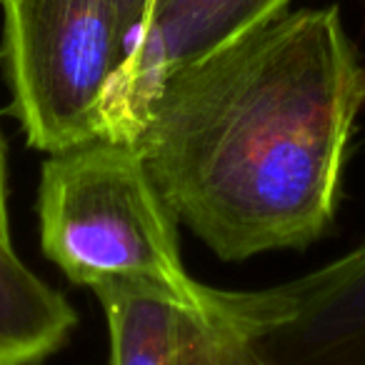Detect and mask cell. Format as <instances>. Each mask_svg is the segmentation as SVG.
Returning a JSON list of instances; mask_svg holds the SVG:
<instances>
[{
	"label": "cell",
	"mask_w": 365,
	"mask_h": 365,
	"mask_svg": "<svg viewBox=\"0 0 365 365\" xmlns=\"http://www.w3.org/2000/svg\"><path fill=\"white\" fill-rule=\"evenodd\" d=\"M363 103L340 11L298 8L173 71L133 145L175 220L235 263L325 233Z\"/></svg>",
	"instance_id": "6da1fadb"
},
{
	"label": "cell",
	"mask_w": 365,
	"mask_h": 365,
	"mask_svg": "<svg viewBox=\"0 0 365 365\" xmlns=\"http://www.w3.org/2000/svg\"><path fill=\"white\" fill-rule=\"evenodd\" d=\"M43 253L76 285L145 278L188 288L175 215L130 143L93 140L53 153L41 170Z\"/></svg>",
	"instance_id": "7a4b0ae2"
},
{
	"label": "cell",
	"mask_w": 365,
	"mask_h": 365,
	"mask_svg": "<svg viewBox=\"0 0 365 365\" xmlns=\"http://www.w3.org/2000/svg\"><path fill=\"white\" fill-rule=\"evenodd\" d=\"M3 63L31 148L101 140L103 101L128 56L115 0H0Z\"/></svg>",
	"instance_id": "3957f363"
},
{
	"label": "cell",
	"mask_w": 365,
	"mask_h": 365,
	"mask_svg": "<svg viewBox=\"0 0 365 365\" xmlns=\"http://www.w3.org/2000/svg\"><path fill=\"white\" fill-rule=\"evenodd\" d=\"M93 293L110 338L106 365H265L260 338L278 313L273 290L233 293L198 280L173 288L120 278Z\"/></svg>",
	"instance_id": "277c9868"
},
{
	"label": "cell",
	"mask_w": 365,
	"mask_h": 365,
	"mask_svg": "<svg viewBox=\"0 0 365 365\" xmlns=\"http://www.w3.org/2000/svg\"><path fill=\"white\" fill-rule=\"evenodd\" d=\"M290 0H150V11L103 101V140L130 143L158 86L178 68L263 26Z\"/></svg>",
	"instance_id": "5b68a950"
},
{
	"label": "cell",
	"mask_w": 365,
	"mask_h": 365,
	"mask_svg": "<svg viewBox=\"0 0 365 365\" xmlns=\"http://www.w3.org/2000/svg\"><path fill=\"white\" fill-rule=\"evenodd\" d=\"M78 323L68 300L0 245V365H41L63 348Z\"/></svg>",
	"instance_id": "8992f818"
},
{
	"label": "cell",
	"mask_w": 365,
	"mask_h": 365,
	"mask_svg": "<svg viewBox=\"0 0 365 365\" xmlns=\"http://www.w3.org/2000/svg\"><path fill=\"white\" fill-rule=\"evenodd\" d=\"M115 8H118V21H120L123 41H125V48L130 53L133 43L140 36V28L148 18V11H150V0H115Z\"/></svg>",
	"instance_id": "52a82bcc"
},
{
	"label": "cell",
	"mask_w": 365,
	"mask_h": 365,
	"mask_svg": "<svg viewBox=\"0 0 365 365\" xmlns=\"http://www.w3.org/2000/svg\"><path fill=\"white\" fill-rule=\"evenodd\" d=\"M0 245H13L11 213H8V155L3 130H0Z\"/></svg>",
	"instance_id": "ba28073f"
}]
</instances>
